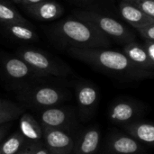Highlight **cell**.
Instances as JSON below:
<instances>
[{
	"instance_id": "obj_27",
	"label": "cell",
	"mask_w": 154,
	"mask_h": 154,
	"mask_svg": "<svg viewBox=\"0 0 154 154\" xmlns=\"http://www.w3.org/2000/svg\"><path fill=\"white\" fill-rule=\"evenodd\" d=\"M5 133H6L5 127H0V143H1V142L3 141L4 137H5Z\"/></svg>"
},
{
	"instance_id": "obj_7",
	"label": "cell",
	"mask_w": 154,
	"mask_h": 154,
	"mask_svg": "<svg viewBox=\"0 0 154 154\" xmlns=\"http://www.w3.org/2000/svg\"><path fill=\"white\" fill-rule=\"evenodd\" d=\"M106 150L110 154H141L143 152L141 143L131 135L122 134L111 135Z\"/></svg>"
},
{
	"instance_id": "obj_15",
	"label": "cell",
	"mask_w": 154,
	"mask_h": 154,
	"mask_svg": "<svg viewBox=\"0 0 154 154\" xmlns=\"http://www.w3.org/2000/svg\"><path fill=\"white\" fill-rule=\"evenodd\" d=\"M25 139L20 132H16L3 140L0 143V154H16L24 146Z\"/></svg>"
},
{
	"instance_id": "obj_23",
	"label": "cell",
	"mask_w": 154,
	"mask_h": 154,
	"mask_svg": "<svg viewBox=\"0 0 154 154\" xmlns=\"http://www.w3.org/2000/svg\"><path fill=\"white\" fill-rule=\"evenodd\" d=\"M15 18L14 12L9 7L0 4V19L5 21H11Z\"/></svg>"
},
{
	"instance_id": "obj_19",
	"label": "cell",
	"mask_w": 154,
	"mask_h": 154,
	"mask_svg": "<svg viewBox=\"0 0 154 154\" xmlns=\"http://www.w3.org/2000/svg\"><path fill=\"white\" fill-rule=\"evenodd\" d=\"M39 14L43 19H52L58 15V6L52 3H46L40 6Z\"/></svg>"
},
{
	"instance_id": "obj_20",
	"label": "cell",
	"mask_w": 154,
	"mask_h": 154,
	"mask_svg": "<svg viewBox=\"0 0 154 154\" xmlns=\"http://www.w3.org/2000/svg\"><path fill=\"white\" fill-rule=\"evenodd\" d=\"M10 30L15 37L23 39V40H30L33 37V33L31 30L22 27V26L14 25L11 27Z\"/></svg>"
},
{
	"instance_id": "obj_25",
	"label": "cell",
	"mask_w": 154,
	"mask_h": 154,
	"mask_svg": "<svg viewBox=\"0 0 154 154\" xmlns=\"http://www.w3.org/2000/svg\"><path fill=\"white\" fill-rule=\"evenodd\" d=\"M32 154H51L43 142L33 143V152Z\"/></svg>"
},
{
	"instance_id": "obj_3",
	"label": "cell",
	"mask_w": 154,
	"mask_h": 154,
	"mask_svg": "<svg viewBox=\"0 0 154 154\" xmlns=\"http://www.w3.org/2000/svg\"><path fill=\"white\" fill-rule=\"evenodd\" d=\"M81 17L84 21L96 26L107 37H112L117 42L127 44L135 39L134 34L125 24L110 16L97 13H83Z\"/></svg>"
},
{
	"instance_id": "obj_2",
	"label": "cell",
	"mask_w": 154,
	"mask_h": 154,
	"mask_svg": "<svg viewBox=\"0 0 154 154\" xmlns=\"http://www.w3.org/2000/svg\"><path fill=\"white\" fill-rule=\"evenodd\" d=\"M64 35L82 49H99L110 46L109 38L87 21L68 20L61 26Z\"/></svg>"
},
{
	"instance_id": "obj_13",
	"label": "cell",
	"mask_w": 154,
	"mask_h": 154,
	"mask_svg": "<svg viewBox=\"0 0 154 154\" xmlns=\"http://www.w3.org/2000/svg\"><path fill=\"white\" fill-rule=\"evenodd\" d=\"M123 127L139 143L154 147V124L135 121Z\"/></svg>"
},
{
	"instance_id": "obj_18",
	"label": "cell",
	"mask_w": 154,
	"mask_h": 154,
	"mask_svg": "<svg viewBox=\"0 0 154 154\" xmlns=\"http://www.w3.org/2000/svg\"><path fill=\"white\" fill-rule=\"evenodd\" d=\"M5 69L8 75L14 79H23L29 74L28 66L22 60L12 59L5 63Z\"/></svg>"
},
{
	"instance_id": "obj_11",
	"label": "cell",
	"mask_w": 154,
	"mask_h": 154,
	"mask_svg": "<svg viewBox=\"0 0 154 154\" xmlns=\"http://www.w3.org/2000/svg\"><path fill=\"white\" fill-rule=\"evenodd\" d=\"M100 143V132L97 127H91L84 131L78 141L75 142L74 154H95Z\"/></svg>"
},
{
	"instance_id": "obj_28",
	"label": "cell",
	"mask_w": 154,
	"mask_h": 154,
	"mask_svg": "<svg viewBox=\"0 0 154 154\" xmlns=\"http://www.w3.org/2000/svg\"><path fill=\"white\" fill-rule=\"evenodd\" d=\"M27 1H29V2H31V3H33V4H36V3L41 2L42 0H27Z\"/></svg>"
},
{
	"instance_id": "obj_26",
	"label": "cell",
	"mask_w": 154,
	"mask_h": 154,
	"mask_svg": "<svg viewBox=\"0 0 154 154\" xmlns=\"http://www.w3.org/2000/svg\"><path fill=\"white\" fill-rule=\"evenodd\" d=\"M33 152V143H29L26 146H23V148L16 154H32Z\"/></svg>"
},
{
	"instance_id": "obj_1",
	"label": "cell",
	"mask_w": 154,
	"mask_h": 154,
	"mask_svg": "<svg viewBox=\"0 0 154 154\" xmlns=\"http://www.w3.org/2000/svg\"><path fill=\"white\" fill-rule=\"evenodd\" d=\"M74 54L77 58L97 67V69L119 78L140 80L154 75L152 70H147L135 66L122 51L99 49L76 48Z\"/></svg>"
},
{
	"instance_id": "obj_16",
	"label": "cell",
	"mask_w": 154,
	"mask_h": 154,
	"mask_svg": "<svg viewBox=\"0 0 154 154\" xmlns=\"http://www.w3.org/2000/svg\"><path fill=\"white\" fill-rule=\"evenodd\" d=\"M23 58L28 64L32 65L35 69L39 70H42V71L51 72V64L44 55L37 51H27L23 52Z\"/></svg>"
},
{
	"instance_id": "obj_29",
	"label": "cell",
	"mask_w": 154,
	"mask_h": 154,
	"mask_svg": "<svg viewBox=\"0 0 154 154\" xmlns=\"http://www.w3.org/2000/svg\"><path fill=\"white\" fill-rule=\"evenodd\" d=\"M125 1H128V2H131V3H134L135 0H125Z\"/></svg>"
},
{
	"instance_id": "obj_12",
	"label": "cell",
	"mask_w": 154,
	"mask_h": 154,
	"mask_svg": "<svg viewBox=\"0 0 154 154\" xmlns=\"http://www.w3.org/2000/svg\"><path fill=\"white\" fill-rule=\"evenodd\" d=\"M19 129V132L24 137L25 141H28L31 143L42 142L43 140V132L41 124L28 113H24L21 116Z\"/></svg>"
},
{
	"instance_id": "obj_8",
	"label": "cell",
	"mask_w": 154,
	"mask_h": 154,
	"mask_svg": "<svg viewBox=\"0 0 154 154\" xmlns=\"http://www.w3.org/2000/svg\"><path fill=\"white\" fill-rule=\"evenodd\" d=\"M77 100L82 117L88 118L92 116L98 102L97 88L89 84L80 85L77 88Z\"/></svg>"
},
{
	"instance_id": "obj_22",
	"label": "cell",
	"mask_w": 154,
	"mask_h": 154,
	"mask_svg": "<svg viewBox=\"0 0 154 154\" xmlns=\"http://www.w3.org/2000/svg\"><path fill=\"white\" fill-rule=\"evenodd\" d=\"M140 34L145 39V40H150V41H154V22L141 28L138 30Z\"/></svg>"
},
{
	"instance_id": "obj_24",
	"label": "cell",
	"mask_w": 154,
	"mask_h": 154,
	"mask_svg": "<svg viewBox=\"0 0 154 154\" xmlns=\"http://www.w3.org/2000/svg\"><path fill=\"white\" fill-rule=\"evenodd\" d=\"M150 60L154 66V41H150V40H145V42L143 44Z\"/></svg>"
},
{
	"instance_id": "obj_10",
	"label": "cell",
	"mask_w": 154,
	"mask_h": 154,
	"mask_svg": "<svg viewBox=\"0 0 154 154\" xmlns=\"http://www.w3.org/2000/svg\"><path fill=\"white\" fill-rule=\"evenodd\" d=\"M27 99L34 106L49 108L60 104L64 99V95L52 88H41L33 91Z\"/></svg>"
},
{
	"instance_id": "obj_9",
	"label": "cell",
	"mask_w": 154,
	"mask_h": 154,
	"mask_svg": "<svg viewBox=\"0 0 154 154\" xmlns=\"http://www.w3.org/2000/svg\"><path fill=\"white\" fill-rule=\"evenodd\" d=\"M119 13L121 17L133 27L137 30L152 23L154 19L146 14L134 3L128 1H123L119 5Z\"/></svg>"
},
{
	"instance_id": "obj_17",
	"label": "cell",
	"mask_w": 154,
	"mask_h": 154,
	"mask_svg": "<svg viewBox=\"0 0 154 154\" xmlns=\"http://www.w3.org/2000/svg\"><path fill=\"white\" fill-rule=\"evenodd\" d=\"M22 116V109L15 104L0 100V125L13 121Z\"/></svg>"
},
{
	"instance_id": "obj_5",
	"label": "cell",
	"mask_w": 154,
	"mask_h": 154,
	"mask_svg": "<svg viewBox=\"0 0 154 154\" xmlns=\"http://www.w3.org/2000/svg\"><path fill=\"white\" fill-rule=\"evenodd\" d=\"M141 105L131 100H118L113 103L109 108L110 120L120 125H126L141 116Z\"/></svg>"
},
{
	"instance_id": "obj_4",
	"label": "cell",
	"mask_w": 154,
	"mask_h": 154,
	"mask_svg": "<svg viewBox=\"0 0 154 154\" xmlns=\"http://www.w3.org/2000/svg\"><path fill=\"white\" fill-rule=\"evenodd\" d=\"M42 142L51 154H70L73 152L75 141L66 131L42 127Z\"/></svg>"
},
{
	"instance_id": "obj_6",
	"label": "cell",
	"mask_w": 154,
	"mask_h": 154,
	"mask_svg": "<svg viewBox=\"0 0 154 154\" xmlns=\"http://www.w3.org/2000/svg\"><path fill=\"white\" fill-rule=\"evenodd\" d=\"M40 122L42 127L66 131L72 127L75 118L71 111L52 106L46 108L41 113Z\"/></svg>"
},
{
	"instance_id": "obj_21",
	"label": "cell",
	"mask_w": 154,
	"mask_h": 154,
	"mask_svg": "<svg viewBox=\"0 0 154 154\" xmlns=\"http://www.w3.org/2000/svg\"><path fill=\"white\" fill-rule=\"evenodd\" d=\"M134 4L154 19V0H135Z\"/></svg>"
},
{
	"instance_id": "obj_14",
	"label": "cell",
	"mask_w": 154,
	"mask_h": 154,
	"mask_svg": "<svg viewBox=\"0 0 154 154\" xmlns=\"http://www.w3.org/2000/svg\"><path fill=\"white\" fill-rule=\"evenodd\" d=\"M123 52L135 66L147 70L154 69L153 64L150 60L143 44L135 42H129L125 46Z\"/></svg>"
},
{
	"instance_id": "obj_30",
	"label": "cell",
	"mask_w": 154,
	"mask_h": 154,
	"mask_svg": "<svg viewBox=\"0 0 154 154\" xmlns=\"http://www.w3.org/2000/svg\"><path fill=\"white\" fill-rule=\"evenodd\" d=\"M15 1H18V0H15Z\"/></svg>"
}]
</instances>
